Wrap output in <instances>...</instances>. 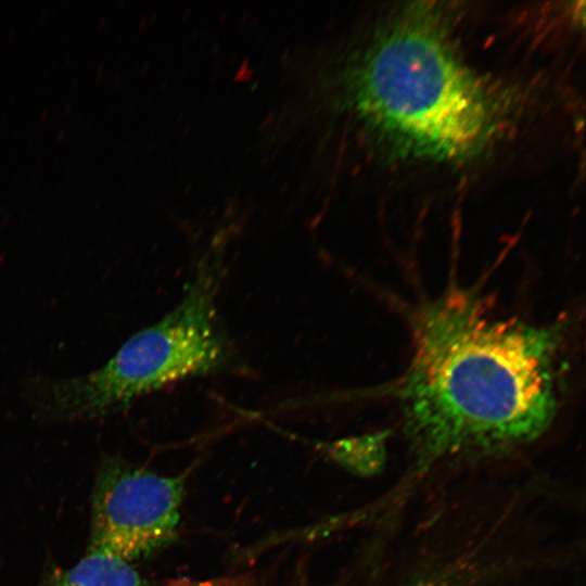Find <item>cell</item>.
Instances as JSON below:
<instances>
[{"label": "cell", "mask_w": 586, "mask_h": 586, "mask_svg": "<svg viewBox=\"0 0 586 586\" xmlns=\"http://www.w3.org/2000/svg\"><path fill=\"white\" fill-rule=\"evenodd\" d=\"M225 243L221 234L213 239L178 304L132 334L100 368L68 378H30L25 392L36 415L54 421L103 418L170 384L240 372L241 358L218 311Z\"/></svg>", "instance_id": "3957f363"}, {"label": "cell", "mask_w": 586, "mask_h": 586, "mask_svg": "<svg viewBox=\"0 0 586 586\" xmlns=\"http://www.w3.org/2000/svg\"><path fill=\"white\" fill-rule=\"evenodd\" d=\"M186 474L163 475L117 456L102 459L93 487L88 551L128 562L177 536Z\"/></svg>", "instance_id": "277c9868"}, {"label": "cell", "mask_w": 586, "mask_h": 586, "mask_svg": "<svg viewBox=\"0 0 586 586\" xmlns=\"http://www.w3.org/2000/svg\"><path fill=\"white\" fill-rule=\"evenodd\" d=\"M311 107L346 110L359 120L438 156L463 155L488 135L493 104L449 44L421 21L397 24L341 71L308 79Z\"/></svg>", "instance_id": "7a4b0ae2"}, {"label": "cell", "mask_w": 586, "mask_h": 586, "mask_svg": "<svg viewBox=\"0 0 586 586\" xmlns=\"http://www.w3.org/2000/svg\"><path fill=\"white\" fill-rule=\"evenodd\" d=\"M563 328L499 317L472 292L426 305L398 390L422 458L531 443L553 422L563 387Z\"/></svg>", "instance_id": "6da1fadb"}, {"label": "cell", "mask_w": 586, "mask_h": 586, "mask_svg": "<svg viewBox=\"0 0 586 586\" xmlns=\"http://www.w3.org/2000/svg\"><path fill=\"white\" fill-rule=\"evenodd\" d=\"M48 586H148L130 562L101 551H87L75 565L55 573Z\"/></svg>", "instance_id": "5b68a950"}, {"label": "cell", "mask_w": 586, "mask_h": 586, "mask_svg": "<svg viewBox=\"0 0 586 586\" xmlns=\"http://www.w3.org/2000/svg\"><path fill=\"white\" fill-rule=\"evenodd\" d=\"M322 450L340 464L356 471L366 472L371 468L372 456L377 448L373 436L344 438L321 445Z\"/></svg>", "instance_id": "8992f818"}, {"label": "cell", "mask_w": 586, "mask_h": 586, "mask_svg": "<svg viewBox=\"0 0 586 586\" xmlns=\"http://www.w3.org/2000/svg\"><path fill=\"white\" fill-rule=\"evenodd\" d=\"M167 586H264V583L256 574L238 573L211 578L179 576L170 579Z\"/></svg>", "instance_id": "52a82bcc"}]
</instances>
